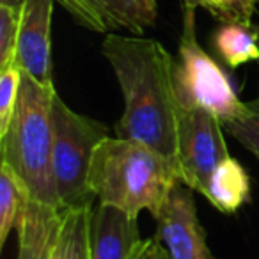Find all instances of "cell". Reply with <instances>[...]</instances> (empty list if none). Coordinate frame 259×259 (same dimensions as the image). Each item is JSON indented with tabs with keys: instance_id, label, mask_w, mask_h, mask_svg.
I'll return each instance as SVG.
<instances>
[{
	"instance_id": "2e32d148",
	"label": "cell",
	"mask_w": 259,
	"mask_h": 259,
	"mask_svg": "<svg viewBox=\"0 0 259 259\" xmlns=\"http://www.w3.org/2000/svg\"><path fill=\"white\" fill-rule=\"evenodd\" d=\"M183 4L202 8L222 23H247L257 13L259 0H183Z\"/></svg>"
},
{
	"instance_id": "277c9868",
	"label": "cell",
	"mask_w": 259,
	"mask_h": 259,
	"mask_svg": "<svg viewBox=\"0 0 259 259\" xmlns=\"http://www.w3.org/2000/svg\"><path fill=\"white\" fill-rule=\"evenodd\" d=\"M54 121V180L62 209L93 208L94 195L89 190L93 156L108 128L103 122L75 112L55 93L52 103Z\"/></svg>"
},
{
	"instance_id": "7c38bea8",
	"label": "cell",
	"mask_w": 259,
	"mask_h": 259,
	"mask_svg": "<svg viewBox=\"0 0 259 259\" xmlns=\"http://www.w3.org/2000/svg\"><path fill=\"white\" fill-rule=\"evenodd\" d=\"M213 47L224 64L233 69L259 61L257 29L247 23H222L213 34Z\"/></svg>"
},
{
	"instance_id": "4fadbf2b",
	"label": "cell",
	"mask_w": 259,
	"mask_h": 259,
	"mask_svg": "<svg viewBox=\"0 0 259 259\" xmlns=\"http://www.w3.org/2000/svg\"><path fill=\"white\" fill-rule=\"evenodd\" d=\"M32 201L29 190L9 165H0V247H4L8 236L18 231L29 204Z\"/></svg>"
},
{
	"instance_id": "603a6c76",
	"label": "cell",
	"mask_w": 259,
	"mask_h": 259,
	"mask_svg": "<svg viewBox=\"0 0 259 259\" xmlns=\"http://www.w3.org/2000/svg\"><path fill=\"white\" fill-rule=\"evenodd\" d=\"M0 4H13V6H22V0H0Z\"/></svg>"
},
{
	"instance_id": "ac0fdd59",
	"label": "cell",
	"mask_w": 259,
	"mask_h": 259,
	"mask_svg": "<svg viewBox=\"0 0 259 259\" xmlns=\"http://www.w3.org/2000/svg\"><path fill=\"white\" fill-rule=\"evenodd\" d=\"M224 128L231 137L236 139L245 149H248L259 160V98L248 101L247 112L226 122Z\"/></svg>"
},
{
	"instance_id": "9c48e42d",
	"label": "cell",
	"mask_w": 259,
	"mask_h": 259,
	"mask_svg": "<svg viewBox=\"0 0 259 259\" xmlns=\"http://www.w3.org/2000/svg\"><path fill=\"white\" fill-rule=\"evenodd\" d=\"M137 219L124 209L100 202L91 211V259H135L144 245Z\"/></svg>"
},
{
	"instance_id": "7a4b0ae2",
	"label": "cell",
	"mask_w": 259,
	"mask_h": 259,
	"mask_svg": "<svg viewBox=\"0 0 259 259\" xmlns=\"http://www.w3.org/2000/svg\"><path fill=\"white\" fill-rule=\"evenodd\" d=\"M180 181L178 167L155 149L108 135L94 151L89 190L101 204L121 208L134 217L149 211L155 219Z\"/></svg>"
},
{
	"instance_id": "8fae6325",
	"label": "cell",
	"mask_w": 259,
	"mask_h": 259,
	"mask_svg": "<svg viewBox=\"0 0 259 259\" xmlns=\"http://www.w3.org/2000/svg\"><path fill=\"white\" fill-rule=\"evenodd\" d=\"M204 197L222 213H236L250 199V178L233 156L219 163L206 187Z\"/></svg>"
},
{
	"instance_id": "8992f818",
	"label": "cell",
	"mask_w": 259,
	"mask_h": 259,
	"mask_svg": "<svg viewBox=\"0 0 259 259\" xmlns=\"http://www.w3.org/2000/svg\"><path fill=\"white\" fill-rule=\"evenodd\" d=\"M222 128V121L206 108L181 107L178 141L180 180L202 195L213 170L231 156Z\"/></svg>"
},
{
	"instance_id": "cb8c5ba5",
	"label": "cell",
	"mask_w": 259,
	"mask_h": 259,
	"mask_svg": "<svg viewBox=\"0 0 259 259\" xmlns=\"http://www.w3.org/2000/svg\"><path fill=\"white\" fill-rule=\"evenodd\" d=\"M255 29H257V37H259V25H255ZM257 64H259V61H257Z\"/></svg>"
},
{
	"instance_id": "3957f363",
	"label": "cell",
	"mask_w": 259,
	"mask_h": 259,
	"mask_svg": "<svg viewBox=\"0 0 259 259\" xmlns=\"http://www.w3.org/2000/svg\"><path fill=\"white\" fill-rule=\"evenodd\" d=\"M55 93V85H45L23 73L18 103L8 132L0 139V148L2 163L15 170L32 201L61 208L52 163V103Z\"/></svg>"
},
{
	"instance_id": "ffe728a7",
	"label": "cell",
	"mask_w": 259,
	"mask_h": 259,
	"mask_svg": "<svg viewBox=\"0 0 259 259\" xmlns=\"http://www.w3.org/2000/svg\"><path fill=\"white\" fill-rule=\"evenodd\" d=\"M61 8L66 9V13L71 15L78 25L93 30V32H108L107 20L103 18L101 11L93 0H55Z\"/></svg>"
},
{
	"instance_id": "d6986e66",
	"label": "cell",
	"mask_w": 259,
	"mask_h": 259,
	"mask_svg": "<svg viewBox=\"0 0 259 259\" xmlns=\"http://www.w3.org/2000/svg\"><path fill=\"white\" fill-rule=\"evenodd\" d=\"M22 75L23 71L18 68V64L0 69V139L4 137L11 124L22 87Z\"/></svg>"
},
{
	"instance_id": "30bf717a",
	"label": "cell",
	"mask_w": 259,
	"mask_h": 259,
	"mask_svg": "<svg viewBox=\"0 0 259 259\" xmlns=\"http://www.w3.org/2000/svg\"><path fill=\"white\" fill-rule=\"evenodd\" d=\"M62 208L30 201L18 227V259H50L57 240Z\"/></svg>"
},
{
	"instance_id": "5b68a950",
	"label": "cell",
	"mask_w": 259,
	"mask_h": 259,
	"mask_svg": "<svg viewBox=\"0 0 259 259\" xmlns=\"http://www.w3.org/2000/svg\"><path fill=\"white\" fill-rule=\"evenodd\" d=\"M195 9L190 4H183V29L174 68L178 98L181 107L206 108L226 124L245 114L248 103L238 98L222 66L199 45Z\"/></svg>"
},
{
	"instance_id": "5bb4252c",
	"label": "cell",
	"mask_w": 259,
	"mask_h": 259,
	"mask_svg": "<svg viewBox=\"0 0 259 259\" xmlns=\"http://www.w3.org/2000/svg\"><path fill=\"white\" fill-rule=\"evenodd\" d=\"M91 211L93 208L62 209L61 226L50 259H91Z\"/></svg>"
},
{
	"instance_id": "6da1fadb",
	"label": "cell",
	"mask_w": 259,
	"mask_h": 259,
	"mask_svg": "<svg viewBox=\"0 0 259 259\" xmlns=\"http://www.w3.org/2000/svg\"><path fill=\"white\" fill-rule=\"evenodd\" d=\"M101 54L124 100L115 135L142 142L178 167L181 103L174 82L176 59L160 41L121 34H107Z\"/></svg>"
},
{
	"instance_id": "7402d4cb",
	"label": "cell",
	"mask_w": 259,
	"mask_h": 259,
	"mask_svg": "<svg viewBox=\"0 0 259 259\" xmlns=\"http://www.w3.org/2000/svg\"><path fill=\"white\" fill-rule=\"evenodd\" d=\"M142 4L146 6V9H148V11H151L153 15H156V0H141Z\"/></svg>"
},
{
	"instance_id": "44dd1931",
	"label": "cell",
	"mask_w": 259,
	"mask_h": 259,
	"mask_svg": "<svg viewBox=\"0 0 259 259\" xmlns=\"http://www.w3.org/2000/svg\"><path fill=\"white\" fill-rule=\"evenodd\" d=\"M135 259H170V255L162 241L155 236L144 240V245L141 247L139 254L135 255Z\"/></svg>"
},
{
	"instance_id": "ba28073f",
	"label": "cell",
	"mask_w": 259,
	"mask_h": 259,
	"mask_svg": "<svg viewBox=\"0 0 259 259\" xmlns=\"http://www.w3.org/2000/svg\"><path fill=\"white\" fill-rule=\"evenodd\" d=\"M55 0H22L16 64L23 73L45 85L52 78V16Z\"/></svg>"
},
{
	"instance_id": "52a82bcc",
	"label": "cell",
	"mask_w": 259,
	"mask_h": 259,
	"mask_svg": "<svg viewBox=\"0 0 259 259\" xmlns=\"http://www.w3.org/2000/svg\"><path fill=\"white\" fill-rule=\"evenodd\" d=\"M155 220L156 238L167 248L170 259H215L206 243L190 187L181 181L174 185Z\"/></svg>"
},
{
	"instance_id": "9a60e30c",
	"label": "cell",
	"mask_w": 259,
	"mask_h": 259,
	"mask_svg": "<svg viewBox=\"0 0 259 259\" xmlns=\"http://www.w3.org/2000/svg\"><path fill=\"white\" fill-rule=\"evenodd\" d=\"M110 29H124L132 36H142L155 23L156 15L146 9L141 0H93Z\"/></svg>"
},
{
	"instance_id": "e0dca14e",
	"label": "cell",
	"mask_w": 259,
	"mask_h": 259,
	"mask_svg": "<svg viewBox=\"0 0 259 259\" xmlns=\"http://www.w3.org/2000/svg\"><path fill=\"white\" fill-rule=\"evenodd\" d=\"M22 6L0 4V69L16 64V41Z\"/></svg>"
}]
</instances>
